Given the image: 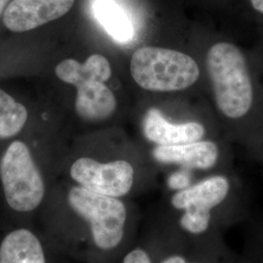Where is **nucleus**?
<instances>
[{
	"label": "nucleus",
	"instance_id": "nucleus-1",
	"mask_svg": "<svg viewBox=\"0 0 263 263\" xmlns=\"http://www.w3.org/2000/svg\"><path fill=\"white\" fill-rule=\"evenodd\" d=\"M35 222L69 260L110 263L126 242L129 209L121 198L73 184L50 190Z\"/></svg>",
	"mask_w": 263,
	"mask_h": 263
},
{
	"label": "nucleus",
	"instance_id": "nucleus-2",
	"mask_svg": "<svg viewBox=\"0 0 263 263\" xmlns=\"http://www.w3.org/2000/svg\"><path fill=\"white\" fill-rule=\"evenodd\" d=\"M3 210L10 224H33L48 194L47 181L25 141H12L0 157Z\"/></svg>",
	"mask_w": 263,
	"mask_h": 263
},
{
	"label": "nucleus",
	"instance_id": "nucleus-3",
	"mask_svg": "<svg viewBox=\"0 0 263 263\" xmlns=\"http://www.w3.org/2000/svg\"><path fill=\"white\" fill-rule=\"evenodd\" d=\"M207 68L221 113L232 120L252 115L258 95L243 51L229 42L216 43L208 52Z\"/></svg>",
	"mask_w": 263,
	"mask_h": 263
},
{
	"label": "nucleus",
	"instance_id": "nucleus-4",
	"mask_svg": "<svg viewBox=\"0 0 263 263\" xmlns=\"http://www.w3.org/2000/svg\"><path fill=\"white\" fill-rule=\"evenodd\" d=\"M136 83L152 92H175L194 84L200 76L196 62L184 53L161 47L138 49L131 60Z\"/></svg>",
	"mask_w": 263,
	"mask_h": 263
},
{
	"label": "nucleus",
	"instance_id": "nucleus-5",
	"mask_svg": "<svg viewBox=\"0 0 263 263\" xmlns=\"http://www.w3.org/2000/svg\"><path fill=\"white\" fill-rule=\"evenodd\" d=\"M68 173L77 185L115 198L128 195L135 180L134 167L122 159L101 162L82 156L71 163Z\"/></svg>",
	"mask_w": 263,
	"mask_h": 263
},
{
	"label": "nucleus",
	"instance_id": "nucleus-6",
	"mask_svg": "<svg viewBox=\"0 0 263 263\" xmlns=\"http://www.w3.org/2000/svg\"><path fill=\"white\" fill-rule=\"evenodd\" d=\"M0 263H69L33 224H11L0 237Z\"/></svg>",
	"mask_w": 263,
	"mask_h": 263
},
{
	"label": "nucleus",
	"instance_id": "nucleus-7",
	"mask_svg": "<svg viewBox=\"0 0 263 263\" xmlns=\"http://www.w3.org/2000/svg\"><path fill=\"white\" fill-rule=\"evenodd\" d=\"M76 0H13L4 11V26L13 32H25L66 15Z\"/></svg>",
	"mask_w": 263,
	"mask_h": 263
},
{
	"label": "nucleus",
	"instance_id": "nucleus-8",
	"mask_svg": "<svg viewBox=\"0 0 263 263\" xmlns=\"http://www.w3.org/2000/svg\"><path fill=\"white\" fill-rule=\"evenodd\" d=\"M142 131L144 137L157 145L172 146L201 141L206 131L197 122L171 124L156 108H151L143 118Z\"/></svg>",
	"mask_w": 263,
	"mask_h": 263
},
{
	"label": "nucleus",
	"instance_id": "nucleus-9",
	"mask_svg": "<svg viewBox=\"0 0 263 263\" xmlns=\"http://www.w3.org/2000/svg\"><path fill=\"white\" fill-rule=\"evenodd\" d=\"M152 156L159 163L178 164L186 169L209 170L218 159V147L215 142L199 141L186 144L157 145Z\"/></svg>",
	"mask_w": 263,
	"mask_h": 263
},
{
	"label": "nucleus",
	"instance_id": "nucleus-10",
	"mask_svg": "<svg viewBox=\"0 0 263 263\" xmlns=\"http://www.w3.org/2000/svg\"><path fill=\"white\" fill-rule=\"evenodd\" d=\"M229 191L228 179L224 176H214L177 191L171 199V204L179 211L189 208L212 211L226 200Z\"/></svg>",
	"mask_w": 263,
	"mask_h": 263
},
{
	"label": "nucleus",
	"instance_id": "nucleus-11",
	"mask_svg": "<svg viewBox=\"0 0 263 263\" xmlns=\"http://www.w3.org/2000/svg\"><path fill=\"white\" fill-rule=\"evenodd\" d=\"M115 108L116 99L104 82H90L77 88L76 109L80 118L88 121L104 120Z\"/></svg>",
	"mask_w": 263,
	"mask_h": 263
},
{
	"label": "nucleus",
	"instance_id": "nucleus-12",
	"mask_svg": "<svg viewBox=\"0 0 263 263\" xmlns=\"http://www.w3.org/2000/svg\"><path fill=\"white\" fill-rule=\"evenodd\" d=\"M55 73L63 82L78 88L96 81L104 83L111 76V67L105 57L94 54L84 64L73 59H66L57 66Z\"/></svg>",
	"mask_w": 263,
	"mask_h": 263
},
{
	"label": "nucleus",
	"instance_id": "nucleus-13",
	"mask_svg": "<svg viewBox=\"0 0 263 263\" xmlns=\"http://www.w3.org/2000/svg\"><path fill=\"white\" fill-rule=\"evenodd\" d=\"M93 11L96 19L114 40L125 43L134 36L131 20L114 0H95Z\"/></svg>",
	"mask_w": 263,
	"mask_h": 263
},
{
	"label": "nucleus",
	"instance_id": "nucleus-14",
	"mask_svg": "<svg viewBox=\"0 0 263 263\" xmlns=\"http://www.w3.org/2000/svg\"><path fill=\"white\" fill-rule=\"evenodd\" d=\"M28 110L0 89V140L18 135L28 120Z\"/></svg>",
	"mask_w": 263,
	"mask_h": 263
},
{
	"label": "nucleus",
	"instance_id": "nucleus-15",
	"mask_svg": "<svg viewBox=\"0 0 263 263\" xmlns=\"http://www.w3.org/2000/svg\"><path fill=\"white\" fill-rule=\"evenodd\" d=\"M212 220V211L189 208L183 211L179 218V226L188 233L200 235L207 231Z\"/></svg>",
	"mask_w": 263,
	"mask_h": 263
},
{
	"label": "nucleus",
	"instance_id": "nucleus-16",
	"mask_svg": "<svg viewBox=\"0 0 263 263\" xmlns=\"http://www.w3.org/2000/svg\"><path fill=\"white\" fill-rule=\"evenodd\" d=\"M192 176L187 170H181L173 173L167 180V184L170 189L180 191L191 185Z\"/></svg>",
	"mask_w": 263,
	"mask_h": 263
},
{
	"label": "nucleus",
	"instance_id": "nucleus-17",
	"mask_svg": "<svg viewBox=\"0 0 263 263\" xmlns=\"http://www.w3.org/2000/svg\"><path fill=\"white\" fill-rule=\"evenodd\" d=\"M120 263H153L149 254L141 248L133 249L123 256Z\"/></svg>",
	"mask_w": 263,
	"mask_h": 263
},
{
	"label": "nucleus",
	"instance_id": "nucleus-18",
	"mask_svg": "<svg viewBox=\"0 0 263 263\" xmlns=\"http://www.w3.org/2000/svg\"><path fill=\"white\" fill-rule=\"evenodd\" d=\"M160 263H187L186 259L180 255V254H173L170 255L167 258H165L164 260H162Z\"/></svg>",
	"mask_w": 263,
	"mask_h": 263
},
{
	"label": "nucleus",
	"instance_id": "nucleus-19",
	"mask_svg": "<svg viewBox=\"0 0 263 263\" xmlns=\"http://www.w3.org/2000/svg\"><path fill=\"white\" fill-rule=\"evenodd\" d=\"M252 8L263 17V0H250Z\"/></svg>",
	"mask_w": 263,
	"mask_h": 263
},
{
	"label": "nucleus",
	"instance_id": "nucleus-20",
	"mask_svg": "<svg viewBox=\"0 0 263 263\" xmlns=\"http://www.w3.org/2000/svg\"><path fill=\"white\" fill-rule=\"evenodd\" d=\"M9 2V0H0V15L2 14V12L5 9V7L7 6V3Z\"/></svg>",
	"mask_w": 263,
	"mask_h": 263
},
{
	"label": "nucleus",
	"instance_id": "nucleus-21",
	"mask_svg": "<svg viewBox=\"0 0 263 263\" xmlns=\"http://www.w3.org/2000/svg\"><path fill=\"white\" fill-rule=\"evenodd\" d=\"M191 263H199V262H191Z\"/></svg>",
	"mask_w": 263,
	"mask_h": 263
}]
</instances>
